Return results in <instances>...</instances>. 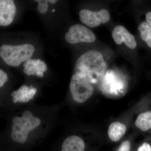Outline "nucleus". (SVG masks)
Returning a JSON list of instances; mask_svg holds the SVG:
<instances>
[{"mask_svg":"<svg viewBox=\"0 0 151 151\" xmlns=\"http://www.w3.org/2000/svg\"><path fill=\"white\" fill-rule=\"evenodd\" d=\"M127 128L124 124L119 122L112 123L108 130V137L113 142H117L122 138L126 132Z\"/></svg>","mask_w":151,"mask_h":151,"instance_id":"obj_10","label":"nucleus"},{"mask_svg":"<svg viewBox=\"0 0 151 151\" xmlns=\"http://www.w3.org/2000/svg\"><path fill=\"white\" fill-rule=\"evenodd\" d=\"M8 79V75L1 69L0 70V87L4 86V84Z\"/></svg>","mask_w":151,"mask_h":151,"instance_id":"obj_14","label":"nucleus"},{"mask_svg":"<svg viewBox=\"0 0 151 151\" xmlns=\"http://www.w3.org/2000/svg\"><path fill=\"white\" fill-rule=\"evenodd\" d=\"M141 38L151 48V28L147 22L141 23L138 27Z\"/></svg>","mask_w":151,"mask_h":151,"instance_id":"obj_12","label":"nucleus"},{"mask_svg":"<svg viewBox=\"0 0 151 151\" xmlns=\"http://www.w3.org/2000/svg\"><path fill=\"white\" fill-rule=\"evenodd\" d=\"M137 151H151V147L148 143H144L138 148Z\"/></svg>","mask_w":151,"mask_h":151,"instance_id":"obj_16","label":"nucleus"},{"mask_svg":"<svg viewBox=\"0 0 151 151\" xmlns=\"http://www.w3.org/2000/svg\"><path fill=\"white\" fill-rule=\"evenodd\" d=\"M85 145L80 137L71 136L68 137L62 144L61 151H84Z\"/></svg>","mask_w":151,"mask_h":151,"instance_id":"obj_9","label":"nucleus"},{"mask_svg":"<svg viewBox=\"0 0 151 151\" xmlns=\"http://www.w3.org/2000/svg\"><path fill=\"white\" fill-rule=\"evenodd\" d=\"M16 12V7L13 0L0 1V25L7 26L12 22Z\"/></svg>","mask_w":151,"mask_h":151,"instance_id":"obj_7","label":"nucleus"},{"mask_svg":"<svg viewBox=\"0 0 151 151\" xmlns=\"http://www.w3.org/2000/svg\"><path fill=\"white\" fill-rule=\"evenodd\" d=\"M57 2V1L55 0H48V2L50 3L51 4H55Z\"/></svg>","mask_w":151,"mask_h":151,"instance_id":"obj_19","label":"nucleus"},{"mask_svg":"<svg viewBox=\"0 0 151 151\" xmlns=\"http://www.w3.org/2000/svg\"><path fill=\"white\" fill-rule=\"evenodd\" d=\"M70 89L73 100L77 103H84L92 96L94 89L92 83L86 78L75 74L72 76Z\"/></svg>","mask_w":151,"mask_h":151,"instance_id":"obj_4","label":"nucleus"},{"mask_svg":"<svg viewBox=\"0 0 151 151\" xmlns=\"http://www.w3.org/2000/svg\"><path fill=\"white\" fill-rule=\"evenodd\" d=\"M65 39L68 42L72 44L82 42L90 43L94 42L96 36L92 31L84 26L76 24L69 28Z\"/></svg>","mask_w":151,"mask_h":151,"instance_id":"obj_5","label":"nucleus"},{"mask_svg":"<svg viewBox=\"0 0 151 151\" xmlns=\"http://www.w3.org/2000/svg\"><path fill=\"white\" fill-rule=\"evenodd\" d=\"M35 75L39 77H42L44 76L43 72L41 71H38V72L37 71L35 72Z\"/></svg>","mask_w":151,"mask_h":151,"instance_id":"obj_18","label":"nucleus"},{"mask_svg":"<svg viewBox=\"0 0 151 151\" xmlns=\"http://www.w3.org/2000/svg\"><path fill=\"white\" fill-rule=\"evenodd\" d=\"M55 10L54 9H52V12H55Z\"/></svg>","mask_w":151,"mask_h":151,"instance_id":"obj_20","label":"nucleus"},{"mask_svg":"<svg viewBox=\"0 0 151 151\" xmlns=\"http://www.w3.org/2000/svg\"><path fill=\"white\" fill-rule=\"evenodd\" d=\"M11 137L14 142L24 144L27 140L29 133L38 127L40 119L33 116L30 111H26L22 117L16 116L13 119Z\"/></svg>","mask_w":151,"mask_h":151,"instance_id":"obj_2","label":"nucleus"},{"mask_svg":"<svg viewBox=\"0 0 151 151\" xmlns=\"http://www.w3.org/2000/svg\"><path fill=\"white\" fill-rule=\"evenodd\" d=\"M131 144L129 141H124L122 143L118 151H130Z\"/></svg>","mask_w":151,"mask_h":151,"instance_id":"obj_15","label":"nucleus"},{"mask_svg":"<svg viewBox=\"0 0 151 151\" xmlns=\"http://www.w3.org/2000/svg\"><path fill=\"white\" fill-rule=\"evenodd\" d=\"M35 1L38 3L37 6L38 11L40 13L44 14L48 10V6L47 3L48 1L47 0H35Z\"/></svg>","mask_w":151,"mask_h":151,"instance_id":"obj_13","label":"nucleus"},{"mask_svg":"<svg viewBox=\"0 0 151 151\" xmlns=\"http://www.w3.org/2000/svg\"><path fill=\"white\" fill-rule=\"evenodd\" d=\"M79 14L81 22L92 28L97 27L102 23H106L110 19L109 12L105 9L95 12L82 9Z\"/></svg>","mask_w":151,"mask_h":151,"instance_id":"obj_6","label":"nucleus"},{"mask_svg":"<svg viewBox=\"0 0 151 151\" xmlns=\"http://www.w3.org/2000/svg\"><path fill=\"white\" fill-rule=\"evenodd\" d=\"M107 65L102 54L95 50L86 51L76 63L75 74L86 78L92 84L101 81L105 75Z\"/></svg>","mask_w":151,"mask_h":151,"instance_id":"obj_1","label":"nucleus"},{"mask_svg":"<svg viewBox=\"0 0 151 151\" xmlns=\"http://www.w3.org/2000/svg\"><path fill=\"white\" fill-rule=\"evenodd\" d=\"M35 50L34 47L29 44L17 46L3 45L0 48V56L8 65L17 67L30 59Z\"/></svg>","mask_w":151,"mask_h":151,"instance_id":"obj_3","label":"nucleus"},{"mask_svg":"<svg viewBox=\"0 0 151 151\" xmlns=\"http://www.w3.org/2000/svg\"><path fill=\"white\" fill-rule=\"evenodd\" d=\"M146 22L151 28V12H149L146 15Z\"/></svg>","mask_w":151,"mask_h":151,"instance_id":"obj_17","label":"nucleus"},{"mask_svg":"<svg viewBox=\"0 0 151 151\" xmlns=\"http://www.w3.org/2000/svg\"><path fill=\"white\" fill-rule=\"evenodd\" d=\"M112 37L116 44H121L124 42L129 48L134 49L137 45L134 37L124 27L118 25L114 28L112 33Z\"/></svg>","mask_w":151,"mask_h":151,"instance_id":"obj_8","label":"nucleus"},{"mask_svg":"<svg viewBox=\"0 0 151 151\" xmlns=\"http://www.w3.org/2000/svg\"><path fill=\"white\" fill-rule=\"evenodd\" d=\"M135 125L144 132L151 129V111H147L139 115L135 122Z\"/></svg>","mask_w":151,"mask_h":151,"instance_id":"obj_11","label":"nucleus"}]
</instances>
